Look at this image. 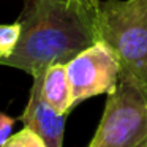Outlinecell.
<instances>
[{
	"mask_svg": "<svg viewBox=\"0 0 147 147\" xmlns=\"http://www.w3.org/2000/svg\"><path fill=\"white\" fill-rule=\"evenodd\" d=\"M73 106L98 95H109L120 82L117 57L106 43L95 41L67 63Z\"/></svg>",
	"mask_w": 147,
	"mask_h": 147,
	"instance_id": "obj_4",
	"label": "cell"
},
{
	"mask_svg": "<svg viewBox=\"0 0 147 147\" xmlns=\"http://www.w3.org/2000/svg\"><path fill=\"white\" fill-rule=\"evenodd\" d=\"M2 147H46V144L38 133L29 127H24L21 131L8 138Z\"/></svg>",
	"mask_w": 147,
	"mask_h": 147,
	"instance_id": "obj_8",
	"label": "cell"
},
{
	"mask_svg": "<svg viewBox=\"0 0 147 147\" xmlns=\"http://www.w3.org/2000/svg\"><path fill=\"white\" fill-rule=\"evenodd\" d=\"M21 35L19 21L13 24H0V62L13 54Z\"/></svg>",
	"mask_w": 147,
	"mask_h": 147,
	"instance_id": "obj_7",
	"label": "cell"
},
{
	"mask_svg": "<svg viewBox=\"0 0 147 147\" xmlns=\"http://www.w3.org/2000/svg\"><path fill=\"white\" fill-rule=\"evenodd\" d=\"M87 147H147V93L120 79Z\"/></svg>",
	"mask_w": 147,
	"mask_h": 147,
	"instance_id": "obj_3",
	"label": "cell"
},
{
	"mask_svg": "<svg viewBox=\"0 0 147 147\" xmlns=\"http://www.w3.org/2000/svg\"><path fill=\"white\" fill-rule=\"evenodd\" d=\"M41 96L51 108L67 115L73 106L71 86L65 63H54L41 74Z\"/></svg>",
	"mask_w": 147,
	"mask_h": 147,
	"instance_id": "obj_6",
	"label": "cell"
},
{
	"mask_svg": "<svg viewBox=\"0 0 147 147\" xmlns=\"http://www.w3.org/2000/svg\"><path fill=\"white\" fill-rule=\"evenodd\" d=\"M96 40L111 48L120 79L147 93V0H106L96 10Z\"/></svg>",
	"mask_w": 147,
	"mask_h": 147,
	"instance_id": "obj_2",
	"label": "cell"
},
{
	"mask_svg": "<svg viewBox=\"0 0 147 147\" xmlns=\"http://www.w3.org/2000/svg\"><path fill=\"white\" fill-rule=\"evenodd\" d=\"M19 119L24 127L32 128L41 136L46 147H63L67 115L51 108L41 96V74L33 78L29 101Z\"/></svg>",
	"mask_w": 147,
	"mask_h": 147,
	"instance_id": "obj_5",
	"label": "cell"
},
{
	"mask_svg": "<svg viewBox=\"0 0 147 147\" xmlns=\"http://www.w3.org/2000/svg\"><path fill=\"white\" fill-rule=\"evenodd\" d=\"M14 119L11 115L5 114V112L0 111V147L7 142V139L11 136V131L14 127Z\"/></svg>",
	"mask_w": 147,
	"mask_h": 147,
	"instance_id": "obj_9",
	"label": "cell"
},
{
	"mask_svg": "<svg viewBox=\"0 0 147 147\" xmlns=\"http://www.w3.org/2000/svg\"><path fill=\"white\" fill-rule=\"evenodd\" d=\"M100 0H26L21 35L13 54L0 62L32 78L51 65H67L96 40Z\"/></svg>",
	"mask_w": 147,
	"mask_h": 147,
	"instance_id": "obj_1",
	"label": "cell"
}]
</instances>
